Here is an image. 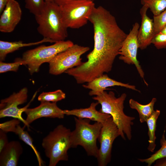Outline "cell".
Instances as JSON below:
<instances>
[{"mask_svg": "<svg viewBox=\"0 0 166 166\" xmlns=\"http://www.w3.org/2000/svg\"><path fill=\"white\" fill-rule=\"evenodd\" d=\"M151 43L158 49L166 48V35L159 33L155 35Z\"/></svg>", "mask_w": 166, "mask_h": 166, "instance_id": "29", "label": "cell"}, {"mask_svg": "<svg viewBox=\"0 0 166 166\" xmlns=\"http://www.w3.org/2000/svg\"><path fill=\"white\" fill-rule=\"evenodd\" d=\"M160 33L166 35V25L163 28Z\"/></svg>", "mask_w": 166, "mask_h": 166, "instance_id": "34", "label": "cell"}, {"mask_svg": "<svg viewBox=\"0 0 166 166\" xmlns=\"http://www.w3.org/2000/svg\"><path fill=\"white\" fill-rule=\"evenodd\" d=\"M25 65V62L22 58H17L14 62L5 63L0 61V73H2L8 71L16 72L20 65Z\"/></svg>", "mask_w": 166, "mask_h": 166, "instance_id": "26", "label": "cell"}, {"mask_svg": "<svg viewBox=\"0 0 166 166\" xmlns=\"http://www.w3.org/2000/svg\"><path fill=\"white\" fill-rule=\"evenodd\" d=\"M99 103L98 102H92L87 108L65 110V115L74 116L78 118L88 119L95 122L103 123L111 116L108 114L103 113L96 110V107Z\"/></svg>", "mask_w": 166, "mask_h": 166, "instance_id": "16", "label": "cell"}, {"mask_svg": "<svg viewBox=\"0 0 166 166\" xmlns=\"http://www.w3.org/2000/svg\"><path fill=\"white\" fill-rule=\"evenodd\" d=\"M139 27L138 23L134 24L123 42L120 50L119 58L125 63L134 65L140 76L148 86V84L144 78V72L137 59L138 49L139 48L137 35Z\"/></svg>", "mask_w": 166, "mask_h": 166, "instance_id": "11", "label": "cell"}, {"mask_svg": "<svg viewBox=\"0 0 166 166\" xmlns=\"http://www.w3.org/2000/svg\"><path fill=\"white\" fill-rule=\"evenodd\" d=\"M160 142L161 147L159 150L148 158L138 159V160L141 162L146 163L148 166H150L157 160L166 157V140L164 134L160 140Z\"/></svg>", "mask_w": 166, "mask_h": 166, "instance_id": "22", "label": "cell"}, {"mask_svg": "<svg viewBox=\"0 0 166 166\" xmlns=\"http://www.w3.org/2000/svg\"><path fill=\"white\" fill-rule=\"evenodd\" d=\"M89 21L93 28V49L87 55V61L65 72L78 84L88 83L110 72L127 35L115 17L101 6L94 8Z\"/></svg>", "mask_w": 166, "mask_h": 166, "instance_id": "1", "label": "cell"}, {"mask_svg": "<svg viewBox=\"0 0 166 166\" xmlns=\"http://www.w3.org/2000/svg\"><path fill=\"white\" fill-rule=\"evenodd\" d=\"M73 44L72 41L68 40L58 41L49 46L41 45L24 52L22 59L27 66L30 74L32 75L39 71L42 64L49 63L58 54Z\"/></svg>", "mask_w": 166, "mask_h": 166, "instance_id": "6", "label": "cell"}, {"mask_svg": "<svg viewBox=\"0 0 166 166\" xmlns=\"http://www.w3.org/2000/svg\"><path fill=\"white\" fill-rule=\"evenodd\" d=\"M127 97L125 93H122L117 97L112 91L107 93L105 91L92 98L101 104V108L99 111L110 115L117 126L121 138L126 140L124 134L129 140L132 137V126L134 117L126 115L124 112V103Z\"/></svg>", "mask_w": 166, "mask_h": 166, "instance_id": "2", "label": "cell"}, {"mask_svg": "<svg viewBox=\"0 0 166 166\" xmlns=\"http://www.w3.org/2000/svg\"><path fill=\"white\" fill-rule=\"evenodd\" d=\"M89 49L88 47L74 44L58 54L50 61L49 73L55 75H60L69 69L81 65L83 62L81 56Z\"/></svg>", "mask_w": 166, "mask_h": 166, "instance_id": "8", "label": "cell"}, {"mask_svg": "<svg viewBox=\"0 0 166 166\" xmlns=\"http://www.w3.org/2000/svg\"><path fill=\"white\" fill-rule=\"evenodd\" d=\"M77 0H54V2L59 6H61L68 2ZM94 1L95 0H89Z\"/></svg>", "mask_w": 166, "mask_h": 166, "instance_id": "33", "label": "cell"}, {"mask_svg": "<svg viewBox=\"0 0 166 166\" xmlns=\"http://www.w3.org/2000/svg\"><path fill=\"white\" fill-rule=\"evenodd\" d=\"M156 98L146 105L141 104L132 99L129 100V105L132 109L136 110L139 115V120L141 123L146 122L147 120L154 111V106L156 101Z\"/></svg>", "mask_w": 166, "mask_h": 166, "instance_id": "19", "label": "cell"}, {"mask_svg": "<svg viewBox=\"0 0 166 166\" xmlns=\"http://www.w3.org/2000/svg\"><path fill=\"white\" fill-rule=\"evenodd\" d=\"M27 116L26 120L30 125L35 120L42 117L64 118L65 114L57 105L56 102H41L40 105L34 108H27L24 112Z\"/></svg>", "mask_w": 166, "mask_h": 166, "instance_id": "13", "label": "cell"}, {"mask_svg": "<svg viewBox=\"0 0 166 166\" xmlns=\"http://www.w3.org/2000/svg\"><path fill=\"white\" fill-rule=\"evenodd\" d=\"M148 9L143 6L140 10L141 22L138 30L137 39L139 48L141 49H145L151 43L155 35L153 20L147 15Z\"/></svg>", "mask_w": 166, "mask_h": 166, "instance_id": "15", "label": "cell"}, {"mask_svg": "<svg viewBox=\"0 0 166 166\" xmlns=\"http://www.w3.org/2000/svg\"><path fill=\"white\" fill-rule=\"evenodd\" d=\"M70 130L57 125L43 139L42 146L49 159V166H55L60 161H67L68 151L72 147Z\"/></svg>", "mask_w": 166, "mask_h": 166, "instance_id": "4", "label": "cell"}, {"mask_svg": "<svg viewBox=\"0 0 166 166\" xmlns=\"http://www.w3.org/2000/svg\"><path fill=\"white\" fill-rule=\"evenodd\" d=\"M160 113V110L156 109L155 110L146 121L148 128V135L149 137V145L148 149L151 152H154L156 146L155 142L156 138L155 132L156 122Z\"/></svg>", "mask_w": 166, "mask_h": 166, "instance_id": "20", "label": "cell"}, {"mask_svg": "<svg viewBox=\"0 0 166 166\" xmlns=\"http://www.w3.org/2000/svg\"><path fill=\"white\" fill-rule=\"evenodd\" d=\"M37 30L44 38L54 43L65 40L68 36L67 28L63 18L60 6L54 2H45L42 9L35 15Z\"/></svg>", "mask_w": 166, "mask_h": 166, "instance_id": "3", "label": "cell"}, {"mask_svg": "<svg viewBox=\"0 0 166 166\" xmlns=\"http://www.w3.org/2000/svg\"><path fill=\"white\" fill-rule=\"evenodd\" d=\"M75 128L71 131V140L72 148L81 146L88 155L97 157L99 149L97 145L102 124L95 122L90 124V120L75 117Z\"/></svg>", "mask_w": 166, "mask_h": 166, "instance_id": "5", "label": "cell"}, {"mask_svg": "<svg viewBox=\"0 0 166 166\" xmlns=\"http://www.w3.org/2000/svg\"><path fill=\"white\" fill-rule=\"evenodd\" d=\"M9 142L6 133L0 130V152L6 146Z\"/></svg>", "mask_w": 166, "mask_h": 166, "instance_id": "30", "label": "cell"}, {"mask_svg": "<svg viewBox=\"0 0 166 166\" xmlns=\"http://www.w3.org/2000/svg\"><path fill=\"white\" fill-rule=\"evenodd\" d=\"M28 90L26 88L22 89L18 92L14 93L9 97L1 100L0 118L11 117L20 120L29 129V125L22 117V113L28 108L34 100L36 92L29 102L25 107L19 108L18 106L25 103L27 99Z\"/></svg>", "mask_w": 166, "mask_h": 166, "instance_id": "10", "label": "cell"}, {"mask_svg": "<svg viewBox=\"0 0 166 166\" xmlns=\"http://www.w3.org/2000/svg\"><path fill=\"white\" fill-rule=\"evenodd\" d=\"M46 42H54L52 40L44 38L42 40L36 42L28 43H23L22 41L10 42L0 41V60L4 61L6 55L24 47L38 45Z\"/></svg>", "mask_w": 166, "mask_h": 166, "instance_id": "18", "label": "cell"}, {"mask_svg": "<svg viewBox=\"0 0 166 166\" xmlns=\"http://www.w3.org/2000/svg\"><path fill=\"white\" fill-rule=\"evenodd\" d=\"M22 10L18 2L10 0L0 18V31L9 33L13 31L20 22Z\"/></svg>", "mask_w": 166, "mask_h": 166, "instance_id": "12", "label": "cell"}, {"mask_svg": "<svg viewBox=\"0 0 166 166\" xmlns=\"http://www.w3.org/2000/svg\"><path fill=\"white\" fill-rule=\"evenodd\" d=\"M65 97V93L61 90L58 89L53 92H43L39 96L38 99L41 102H57L64 99Z\"/></svg>", "mask_w": 166, "mask_h": 166, "instance_id": "24", "label": "cell"}, {"mask_svg": "<svg viewBox=\"0 0 166 166\" xmlns=\"http://www.w3.org/2000/svg\"><path fill=\"white\" fill-rule=\"evenodd\" d=\"M153 25L155 35L159 33L166 25V9L161 13L153 16Z\"/></svg>", "mask_w": 166, "mask_h": 166, "instance_id": "27", "label": "cell"}, {"mask_svg": "<svg viewBox=\"0 0 166 166\" xmlns=\"http://www.w3.org/2000/svg\"><path fill=\"white\" fill-rule=\"evenodd\" d=\"M22 152L19 142L14 140L9 142L0 152V166H17Z\"/></svg>", "mask_w": 166, "mask_h": 166, "instance_id": "17", "label": "cell"}, {"mask_svg": "<svg viewBox=\"0 0 166 166\" xmlns=\"http://www.w3.org/2000/svg\"><path fill=\"white\" fill-rule=\"evenodd\" d=\"M114 86L124 87L140 92L136 89L135 86L117 81L109 77L107 74H104L87 83V84L82 85L85 88L91 90L89 93L90 96L97 95L108 89V87Z\"/></svg>", "mask_w": 166, "mask_h": 166, "instance_id": "14", "label": "cell"}, {"mask_svg": "<svg viewBox=\"0 0 166 166\" xmlns=\"http://www.w3.org/2000/svg\"><path fill=\"white\" fill-rule=\"evenodd\" d=\"M16 134L18 135L21 140L30 146L36 155L39 166H41L44 165V162L42 159L39 152L33 144L32 138L28 133L27 131H25L23 128H22L19 124L17 126Z\"/></svg>", "mask_w": 166, "mask_h": 166, "instance_id": "21", "label": "cell"}, {"mask_svg": "<svg viewBox=\"0 0 166 166\" xmlns=\"http://www.w3.org/2000/svg\"><path fill=\"white\" fill-rule=\"evenodd\" d=\"M21 121L17 119L14 118L10 121L0 124V129L6 133L12 132L16 134L17 126Z\"/></svg>", "mask_w": 166, "mask_h": 166, "instance_id": "28", "label": "cell"}, {"mask_svg": "<svg viewBox=\"0 0 166 166\" xmlns=\"http://www.w3.org/2000/svg\"><path fill=\"white\" fill-rule=\"evenodd\" d=\"M25 7L34 16L40 13L45 2V0H25Z\"/></svg>", "mask_w": 166, "mask_h": 166, "instance_id": "25", "label": "cell"}, {"mask_svg": "<svg viewBox=\"0 0 166 166\" xmlns=\"http://www.w3.org/2000/svg\"><path fill=\"white\" fill-rule=\"evenodd\" d=\"M60 6L67 27L77 29L85 25L89 21L95 5L92 1L77 0Z\"/></svg>", "mask_w": 166, "mask_h": 166, "instance_id": "7", "label": "cell"}, {"mask_svg": "<svg viewBox=\"0 0 166 166\" xmlns=\"http://www.w3.org/2000/svg\"><path fill=\"white\" fill-rule=\"evenodd\" d=\"M10 0H0V13H2Z\"/></svg>", "mask_w": 166, "mask_h": 166, "instance_id": "32", "label": "cell"}, {"mask_svg": "<svg viewBox=\"0 0 166 166\" xmlns=\"http://www.w3.org/2000/svg\"><path fill=\"white\" fill-rule=\"evenodd\" d=\"M45 2H54V0H45Z\"/></svg>", "mask_w": 166, "mask_h": 166, "instance_id": "35", "label": "cell"}, {"mask_svg": "<svg viewBox=\"0 0 166 166\" xmlns=\"http://www.w3.org/2000/svg\"><path fill=\"white\" fill-rule=\"evenodd\" d=\"M143 6L150 9L154 16H157L166 9V0H140Z\"/></svg>", "mask_w": 166, "mask_h": 166, "instance_id": "23", "label": "cell"}, {"mask_svg": "<svg viewBox=\"0 0 166 166\" xmlns=\"http://www.w3.org/2000/svg\"><path fill=\"white\" fill-rule=\"evenodd\" d=\"M155 162V166H166V157L159 159Z\"/></svg>", "mask_w": 166, "mask_h": 166, "instance_id": "31", "label": "cell"}, {"mask_svg": "<svg viewBox=\"0 0 166 166\" xmlns=\"http://www.w3.org/2000/svg\"><path fill=\"white\" fill-rule=\"evenodd\" d=\"M120 136L119 129L112 117L102 124L98 140L100 144L97 157L99 166H106L111 161L113 144Z\"/></svg>", "mask_w": 166, "mask_h": 166, "instance_id": "9", "label": "cell"}]
</instances>
